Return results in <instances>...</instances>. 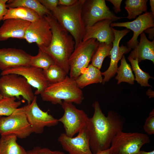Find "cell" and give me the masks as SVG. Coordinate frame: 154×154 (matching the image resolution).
<instances>
[{
    "label": "cell",
    "instance_id": "obj_1",
    "mask_svg": "<svg viewBox=\"0 0 154 154\" xmlns=\"http://www.w3.org/2000/svg\"><path fill=\"white\" fill-rule=\"evenodd\" d=\"M92 106L93 116L89 118L86 125L90 137V146L92 153L109 149L115 136L122 131L125 119L115 112H108L107 116L103 113L99 102Z\"/></svg>",
    "mask_w": 154,
    "mask_h": 154
},
{
    "label": "cell",
    "instance_id": "obj_8",
    "mask_svg": "<svg viewBox=\"0 0 154 154\" xmlns=\"http://www.w3.org/2000/svg\"><path fill=\"white\" fill-rule=\"evenodd\" d=\"M33 133L25 112V106L18 108L11 115L0 117L1 135L13 134L23 139Z\"/></svg>",
    "mask_w": 154,
    "mask_h": 154
},
{
    "label": "cell",
    "instance_id": "obj_17",
    "mask_svg": "<svg viewBox=\"0 0 154 154\" xmlns=\"http://www.w3.org/2000/svg\"><path fill=\"white\" fill-rule=\"evenodd\" d=\"M31 56L21 49L0 48V70L3 71L20 66H31Z\"/></svg>",
    "mask_w": 154,
    "mask_h": 154
},
{
    "label": "cell",
    "instance_id": "obj_20",
    "mask_svg": "<svg viewBox=\"0 0 154 154\" xmlns=\"http://www.w3.org/2000/svg\"><path fill=\"white\" fill-rule=\"evenodd\" d=\"M140 41L129 55L132 58L137 59L139 62L148 60L154 62V40L150 41L144 32L140 34Z\"/></svg>",
    "mask_w": 154,
    "mask_h": 154
},
{
    "label": "cell",
    "instance_id": "obj_11",
    "mask_svg": "<svg viewBox=\"0 0 154 154\" xmlns=\"http://www.w3.org/2000/svg\"><path fill=\"white\" fill-rule=\"evenodd\" d=\"M24 106L25 112L33 133H41L45 127L54 126L58 124V119L49 114L48 112L43 111L39 108L36 96L30 104Z\"/></svg>",
    "mask_w": 154,
    "mask_h": 154
},
{
    "label": "cell",
    "instance_id": "obj_30",
    "mask_svg": "<svg viewBox=\"0 0 154 154\" xmlns=\"http://www.w3.org/2000/svg\"><path fill=\"white\" fill-rule=\"evenodd\" d=\"M128 59L130 62L132 69L135 74V80L141 86H150L148 80L150 78L153 77L150 76L149 74L143 71L140 68L139 65L138 59H134L129 56Z\"/></svg>",
    "mask_w": 154,
    "mask_h": 154
},
{
    "label": "cell",
    "instance_id": "obj_28",
    "mask_svg": "<svg viewBox=\"0 0 154 154\" xmlns=\"http://www.w3.org/2000/svg\"><path fill=\"white\" fill-rule=\"evenodd\" d=\"M112 46V43L109 44L104 42H100L92 58L91 64L100 70L104 58L106 56H110Z\"/></svg>",
    "mask_w": 154,
    "mask_h": 154
},
{
    "label": "cell",
    "instance_id": "obj_7",
    "mask_svg": "<svg viewBox=\"0 0 154 154\" xmlns=\"http://www.w3.org/2000/svg\"><path fill=\"white\" fill-rule=\"evenodd\" d=\"M150 142L145 134L121 131L114 137L109 149L111 154H137L143 145Z\"/></svg>",
    "mask_w": 154,
    "mask_h": 154
},
{
    "label": "cell",
    "instance_id": "obj_14",
    "mask_svg": "<svg viewBox=\"0 0 154 154\" xmlns=\"http://www.w3.org/2000/svg\"><path fill=\"white\" fill-rule=\"evenodd\" d=\"M14 74L25 78L28 83L37 90L35 95L40 94L46 88L48 84L41 68L31 66H22L9 68L2 71L1 76Z\"/></svg>",
    "mask_w": 154,
    "mask_h": 154
},
{
    "label": "cell",
    "instance_id": "obj_24",
    "mask_svg": "<svg viewBox=\"0 0 154 154\" xmlns=\"http://www.w3.org/2000/svg\"><path fill=\"white\" fill-rule=\"evenodd\" d=\"M41 17L35 11L24 7L8 8V11L3 21L9 19H19L31 23L39 19Z\"/></svg>",
    "mask_w": 154,
    "mask_h": 154
},
{
    "label": "cell",
    "instance_id": "obj_23",
    "mask_svg": "<svg viewBox=\"0 0 154 154\" xmlns=\"http://www.w3.org/2000/svg\"><path fill=\"white\" fill-rule=\"evenodd\" d=\"M6 6L7 8H14L24 7L35 11L40 17L48 14H52V12L47 10L38 0H9Z\"/></svg>",
    "mask_w": 154,
    "mask_h": 154
},
{
    "label": "cell",
    "instance_id": "obj_36",
    "mask_svg": "<svg viewBox=\"0 0 154 154\" xmlns=\"http://www.w3.org/2000/svg\"><path fill=\"white\" fill-rule=\"evenodd\" d=\"M111 3L113 5V8L115 12L117 13L121 11V5L122 0H107Z\"/></svg>",
    "mask_w": 154,
    "mask_h": 154
},
{
    "label": "cell",
    "instance_id": "obj_35",
    "mask_svg": "<svg viewBox=\"0 0 154 154\" xmlns=\"http://www.w3.org/2000/svg\"><path fill=\"white\" fill-rule=\"evenodd\" d=\"M8 0H0V22L3 20L5 16L7 14L8 9L6 6Z\"/></svg>",
    "mask_w": 154,
    "mask_h": 154
},
{
    "label": "cell",
    "instance_id": "obj_13",
    "mask_svg": "<svg viewBox=\"0 0 154 154\" xmlns=\"http://www.w3.org/2000/svg\"><path fill=\"white\" fill-rule=\"evenodd\" d=\"M114 35V39L112 42L113 46L110 52L111 60L109 66L106 70L101 72L104 76L102 82L104 84L108 82L116 73L118 68L117 64L124 54L130 51L131 49L122 44L119 46L120 41L122 38L130 31L127 29L122 30H116L112 27Z\"/></svg>",
    "mask_w": 154,
    "mask_h": 154
},
{
    "label": "cell",
    "instance_id": "obj_42",
    "mask_svg": "<svg viewBox=\"0 0 154 154\" xmlns=\"http://www.w3.org/2000/svg\"><path fill=\"white\" fill-rule=\"evenodd\" d=\"M3 97L0 93V101L3 98Z\"/></svg>",
    "mask_w": 154,
    "mask_h": 154
},
{
    "label": "cell",
    "instance_id": "obj_40",
    "mask_svg": "<svg viewBox=\"0 0 154 154\" xmlns=\"http://www.w3.org/2000/svg\"><path fill=\"white\" fill-rule=\"evenodd\" d=\"M150 4L151 6V10L152 14L154 15V1L153 0H150Z\"/></svg>",
    "mask_w": 154,
    "mask_h": 154
},
{
    "label": "cell",
    "instance_id": "obj_31",
    "mask_svg": "<svg viewBox=\"0 0 154 154\" xmlns=\"http://www.w3.org/2000/svg\"><path fill=\"white\" fill-rule=\"evenodd\" d=\"M15 97L4 98L0 101V116L11 114L21 104L20 101H16Z\"/></svg>",
    "mask_w": 154,
    "mask_h": 154
},
{
    "label": "cell",
    "instance_id": "obj_38",
    "mask_svg": "<svg viewBox=\"0 0 154 154\" xmlns=\"http://www.w3.org/2000/svg\"><path fill=\"white\" fill-rule=\"evenodd\" d=\"M145 32L148 34L149 38L151 39L153 38L154 36V27L149 28L145 30Z\"/></svg>",
    "mask_w": 154,
    "mask_h": 154
},
{
    "label": "cell",
    "instance_id": "obj_21",
    "mask_svg": "<svg viewBox=\"0 0 154 154\" xmlns=\"http://www.w3.org/2000/svg\"><path fill=\"white\" fill-rule=\"evenodd\" d=\"M102 76L100 70L91 64L75 80L78 87L81 89L91 84L102 83Z\"/></svg>",
    "mask_w": 154,
    "mask_h": 154
},
{
    "label": "cell",
    "instance_id": "obj_6",
    "mask_svg": "<svg viewBox=\"0 0 154 154\" xmlns=\"http://www.w3.org/2000/svg\"><path fill=\"white\" fill-rule=\"evenodd\" d=\"M0 78V93L3 97H15L19 99L20 97L26 100L28 104H30L35 95L31 86L24 77L17 74H10Z\"/></svg>",
    "mask_w": 154,
    "mask_h": 154
},
{
    "label": "cell",
    "instance_id": "obj_22",
    "mask_svg": "<svg viewBox=\"0 0 154 154\" xmlns=\"http://www.w3.org/2000/svg\"><path fill=\"white\" fill-rule=\"evenodd\" d=\"M17 138L13 134L1 135L0 154H27V151L17 142Z\"/></svg>",
    "mask_w": 154,
    "mask_h": 154
},
{
    "label": "cell",
    "instance_id": "obj_19",
    "mask_svg": "<svg viewBox=\"0 0 154 154\" xmlns=\"http://www.w3.org/2000/svg\"><path fill=\"white\" fill-rule=\"evenodd\" d=\"M0 27V41L9 38L24 39L26 30L31 22L15 19L3 21Z\"/></svg>",
    "mask_w": 154,
    "mask_h": 154
},
{
    "label": "cell",
    "instance_id": "obj_43",
    "mask_svg": "<svg viewBox=\"0 0 154 154\" xmlns=\"http://www.w3.org/2000/svg\"><path fill=\"white\" fill-rule=\"evenodd\" d=\"M1 117V116H0V117Z\"/></svg>",
    "mask_w": 154,
    "mask_h": 154
},
{
    "label": "cell",
    "instance_id": "obj_34",
    "mask_svg": "<svg viewBox=\"0 0 154 154\" xmlns=\"http://www.w3.org/2000/svg\"><path fill=\"white\" fill-rule=\"evenodd\" d=\"M47 10L51 12L58 6L59 0H38Z\"/></svg>",
    "mask_w": 154,
    "mask_h": 154
},
{
    "label": "cell",
    "instance_id": "obj_32",
    "mask_svg": "<svg viewBox=\"0 0 154 154\" xmlns=\"http://www.w3.org/2000/svg\"><path fill=\"white\" fill-rule=\"evenodd\" d=\"M144 131L147 134L151 135L154 134V111L153 110L147 118L143 126Z\"/></svg>",
    "mask_w": 154,
    "mask_h": 154
},
{
    "label": "cell",
    "instance_id": "obj_3",
    "mask_svg": "<svg viewBox=\"0 0 154 154\" xmlns=\"http://www.w3.org/2000/svg\"><path fill=\"white\" fill-rule=\"evenodd\" d=\"M85 0H78L74 5L68 7L58 5L52 12L58 23L73 37L75 46L82 41L85 27L82 17Z\"/></svg>",
    "mask_w": 154,
    "mask_h": 154
},
{
    "label": "cell",
    "instance_id": "obj_37",
    "mask_svg": "<svg viewBox=\"0 0 154 154\" xmlns=\"http://www.w3.org/2000/svg\"><path fill=\"white\" fill-rule=\"evenodd\" d=\"M78 0H59L58 5L70 6L76 4Z\"/></svg>",
    "mask_w": 154,
    "mask_h": 154
},
{
    "label": "cell",
    "instance_id": "obj_12",
    "mask_svg": "<svg viewBox=\"0 0 154 154\" xmlns=\"http://www.w3.org/2000/svg\"><path fill=\"white\" fill-rule=\"evenodd\" d=\"M50 25L44 17L31 23L25 32L24 39L29 43H35L39 49L47 48L52 39Z\"/></svg>",
    "mask_w": 154,
    "mask_h": 154
},
{
    "label": "cell",
    "instance_id": "obj_5",
    "mask_svg": "<svg viewBox=\"0 0 154 154\" xmlns=\"http://www.w3.org/2000/svg\"><path fill=\"white\" fill-rule=\"evenodd\" d=\"M100 42L92 38L82 41L74 46L68 60L69 77L75 80L87 67Z\"/></svg>",
    "mask_w": 154,
    "mask_h": 154
},
{
    "label": "cell",
    "instance_id": "obj_9",
    "mask_svg": "<svg viewBox=\"0 0 154 154\" xmlns=\"http://www.w3.org/2000/svg\"><path fill=\"white\" fill-rule=\"evenodd\" d=\"M82 17L85 27L105 19H111L114 21L123 18L115 15L106 5L104 0H85Z\"/></svg>",
    "mask_w": 154,
    "mask_h": 154
},
{
    "label": "cell",
    "instance_id": "obj_4",
    "mask_svg": "<svg viewBox=\"0 0 154 154\" xmlns=\"http://www.w3.org/2000/svg\"><path fill=\"white\" fill-rule=\"evenodd\" d=\"M40 94L43 100L54 105H61L62 101L79 104L84 98L82 92L75 80L67 75L61 82L48 84Z\"/></svg>",
    "mask_w": 154,
    "mask_h": 154
},
{
    "label": "cell",
    "instance_id": "obj_10",
    "mask_svg": "<svg viewBox=\"0 0 154 154\" xmlns=\"http://www.w3.org/2000/svg\"><path fill=\"white\" fill-rule=\"evenodd\" d=\"M61 106L64 113L58 120L63 124L65 133L73 137L86 125L89 117L83 110L76 108L72 103L63 101Z\"/></svg>",
    "mask_w": 154,
    "mask_h": 154
},
{
    "label": "cell",
    "instance_id": "obj_27",
    "mask_svg": "<svg viewBox=\"0 0 154 154\" xmlns=\"http://www.w3.org/2000/svg\"><path fill=\"white\" fill-rule=\"evenodd\" d=\"M55 64V62L52 57L40 49L38 54L35 56H31V66L42 70H46Z\"/></svg>",
    "mask_w": 154,
    "mask_h": 154
},
{
    "label": "cell",
    "instance_id": "obj_15",
    "mask_svg": "<svg viewBox=\"0 0 154 154\" xmlns=\"http://www.w3.org/2000/svg\"><path fill=\"white\" fill-rule=\"evenodd\" d=\"M75 137L61 133L58 141L63 149L69 154H92L90 146V137L86 125L79 131Z\"/></svg>",
    "mask_w": 154,
    "mask_h": 154
},
{
    "label": "cell",
    "instance_id": "obj_39",
    "mask_svg": "<svg viewBox=\"0 0 154 154\" xmlns=\"http://www.w3.org/2000/svg\"><path fill=\"white\" fill-rule=\"evenodd\" d=\"M92 154H111L109 148V149L99 151L95 153H92Z\"/></svg>",
    "mask_w": 154,
    "mask_h": 154
},
{
    "label": "cell",
    "instance_id": "obj_25",
    "mask_svg": "<svg viewBox=\"0 0 154 154\" xmlns=\"http://www.w3.org/2000/svg\"><path fill=\"white\" fill-rule=\"evenodd\" d=\"M147 0H126L125 2V9L129 19L135 18L143 12H147Z\"/></svg>",
    "mask_w": 154,
    "mask_h": 154
},
{
    "label": "cell",
    "instance_id": "obj_18",
    "mask_svg": "<svg viewBox=\"0 0 154 154\" xmlns=\"http://www.w3.org/2000/svg\"><path fill=\"white\" fill-rule=\"evenodd\" d=\"M113 21L111 19H105L86 27L82 41L94 38L100 43L112 44L114 35L110 25Z\"/></svg>",
    "mask_w": 154,
    "mask_h": 154
},
{
    "label": "cell",
    "instance_id": "obj_2",
    "mask_svg": "<svg viewBox=\"0 0 154 154\" xmlns=\"http://www.w3.org/2000/svg\"><path fill=\"white\" fill-rule=\"evenodd\" d=\"M49 23L52 36L47 48L41 50L50 55L55 64L63 69L68 74L70 70L69 58L73 52L75 42L72 36L58 22L52 14L44 16Z\"/></svg>",
    "mask_w": 154,
    "mask_h": 154
},
{
    "label": "cell",
    "instance_id": "obj_16",
    "mask_svg": "<svg viewBox=\"0 0 154 154\" xmlns=\"http://www.w3.org/2000/svg\"><path fill=\"white\" fill-rule=\"evenodd\" d=\"M154 15L151 12H146L138 16L133 21L130 22L112 23L111 27H123L133 32L132 38L127 42V47L134 49L138 45V36L147 29L153 28Z\"/></svg>",
    "mask_w": 154,
    "mask_h": 154
},
{
    "label": "cell",
    "instance_id": "obj_33",
    "mask_svg": "<svg viewBox=\"0 0 154 154\" xmlns=\"http://www.w3.org/2000/svg\"><path fill=\"white\" fill-rule=\"evenodd\" d=\"M27 154H65L59 150L52 151L47 148H42L39 146L27 151Z\"/></svg>",
    "mask_w": 154,
    "mask_h": 154
},
{
    "label": "cell",
    "instance_id": "obj_29",
    "mask_svg": "<svg viewBox=\"0 0 154 154\" xmlns=\"http://www.w3.org/2000/svg\"><path fill=\"white\" fill-rule=\"evenodd\" d=\"M43 75L48 84L59 82L63 80L67 74L60 66L55 64L46 70H42Z\"/></svg>",
    "mask_w": 154,
    "mask_h": 154
},
{
    "label": "cell",
    "instance_id": "obj_26",
    "mask_svg": "<svg viewBox=\"0 0 154 154\" xmlns=\"http://www.w3.org/2000/svg\"><path fill=\"white\" fill-rule=\"evenodd\" d=\"M120 60L121 64L117 69V75L116 77V79L118 80L117 84L125 82L133 84L135 78L131 67L127 62L124 55Z\"/></svg>",
    "mask_w": 154,
    "mask_h": 154
},
{
    "label": "cell",
    "instance_id": "obj_41",
    "mask_svg": "<svg viewBox=\"0 0 154 154\" xmlns=\"http://www.w3.org/2000/svg\"><path fill=\"white\" fill-rule=\"evenodd\" d=\"M137 154H154V151L147 152L144 151L140 150Z\"/></svg>",
    "mask_w": 154,
    "mask_h": 154
}]
</instances>
